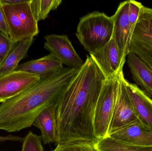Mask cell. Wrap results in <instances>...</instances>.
<instances>
[{
  "label": "cell",
  "mask_w": 152,
  "mask_h": 151,
  "mask_svg": "<svg viewBox=\"0 0 152 151\" xmlns=\"http://www.w3.org/2000/svg\"><path fill=\"white\" fill-rule=\"evenodd\" d=\"M16 44L9 36L0 32V66L6 60Z\"/></svg>",
  "instance_id": "cell-22"
},
{
  "label": "cell",
  "mask_w": 152,
  "mask_h": 151,
  "mask_svg": "<svg viewBox=\"0 0 152 151\" xmlns=\"http://www.w3.org/2000/svg\"><path fill=\"white\" fill-rule=\"evenodd\" d=\"M127 57L136 85L152 99V69L134 53L129 52Z\"/></svg>",
  "instance_id": "cell-14"
},
{
  "label": "cell",
  "mask_w": 152,
  "mask_h": 151,
  "mask_svg": "<svg viewBox=\"0 0 152 151\" xmlns=\"http://www.w3.org/2000/svg\"><path fill=\"white\" fill-rule=\"evenodd\" d=\"M45 39V48L62 64L77 71L82 68L85 62L76 52L67 35H49Z\"/></svg>",
  "instance_id": "cell-8"
},
{
  "label": "cell",
  "mask_w": 152,
  "mask_h": 151,
  "mask_svg": "<svg viewBox=\"0 0 152 151\" xmlns=\"http://www.w3.org/2000/svg\"><path fill=\"white\" fill-rule=\"evenodd\" d=\"M129 1L120 4L115 14L112 16L113 23L112 38L119 50L121 57L126 61L129 52V45L131 35L129 22Z\"/></svg>",
  "instance_id": "cell-11"
},
{
  "label": "cell",
  "mask_w": 152,
  "mask_h": 151,
  "mask_svg": "<svg viewBox=\"0 0 152 151\" xmlns=\"http://www.w3.org/2000/svg\"><path fill=\"white\" fill-rule=\"evenodd\" d=\"M118 87L108 136L114 131L138 120L126 87L123 70L118 74Z\"/></svg>",
  "instance_id": "cell-7"
},
{
  "label": "cell",
  "mask_w": 152,
  "mask_h": 151,
  "mask_svg": "<svg viewBox=\"0 0 152 151\" xmlns=\"http://www.w3.org/2000/svg\"><path fill=\"white\" fill-rule=\"evenodd\" d=\"M24 0H0L2 4H13L22 2Z\"/></svg>",
  "instance_id": "cell-26"
},
{
  "label": "cell",
  "mask_w": 152,
  "mask_h": 151,
  "mask_svg": "<svg viewBox=\"0 0 152 151\" xmlns=\"http://www.w3.org/2000/svg\"><path fill=\"white\" fill-rule=\"evenodd\" d=\"M78 71L63 68L0 104V130L19 132L33 126L45 109L58 101Z\"/></svg>",
  "instance_id": "cell-2"
},
{
  "label": "cell",
  "mask_w": 152,
  "mask_h": 151,
  "mask_svg": "<svg viewBox=\"0 0 152 151\" xmlns=\"http://www.w3.org/2000/svg\"><path fill=\"white\" fill-rule=\"evenodd\" d=\"M63 68V64L54 56L50 54L41 58L20 64L16 70L38 75L41 79Z\"/></svg>",
  "instance_id": "cell-16"
},
{
  "label": "cell",
  "mask_w": 152,
  "mask_h": 151,
  "mask_svg": "<svg viewBox=\"0 0 152 151\" xmlns=\"http://www.w3.org/2000/svg\"><path fill=\"white\" fill-rule=\"evenodd\" d=\"M90 56L101 70L105 79L116 76L123 70L126 61L113 38L102 48Z\"/></svg>",
  "instance_id": "cell-10"
},
{
  "label": "cell",
  "mask_w": 152,
  "mask_h": 151,
  "mask_svg": "<svg viewBox=\"0 0 152 151\" xmlns=\"http://www.w3.org/2000/svg\"><path fill=\"white\" fill-rule=\"evenodd\" d=\"M57 103L50 105L42 111L33 124V126L41 130L42 142L45 144L50 143L56 144L58 141Z\"/></svg>",
  "instance_id": "cell-15"
},
{
  "label": "cell",
  "mask_w": 152,
  "mask_h": 151,
  "mask_svg": "<svg viewBox=\"0 0 152 151\" xmlns=\"http://www.w3.org/2000/svg\"><path fill=\"white\" fill-rule=\"evenodd\" d=\"M24 137H20L17 136L9 135L5 136H0V143L6 141H12V142H23Z\"/></svg>",
  "instance_id": "cell-25"
},
{
  "label": "cell",
  "mask_w": 152,
  "mask_h": 151,
  "mask_svg": "<svg viewBox=\"0 0 152 151\" xmlns=\"http://www.w3.org/2000/svg\"><path fill=\"white\" fill-rule=\"evenodd\" d=\"M134 53L152 69V9L142 8L129 42Z\"/></svg>",
  "instance_id": "cell-6"
},
{
  "label": "cell",
  "mask_w": 152,
  "mask_h": 151,
  "mask_svg": "<svg viewBox=\"0 0 152 151\" xmlns=\"http://www.w3.org/2000/svg\"><path fill=\"white\" fill-rule=\"evenodd\" d=\"M34 40V37H31L17 43L6 60L0 66V75L12 72L17 69L20 62L27 56L28 52Z\"/></svg>",
  "instance_id": "cell-17"
},
{
  "label": "cell",
  "mask_w": 152,
  "mask_h": 151,
  "mask_svg": "<svg viewBox=\"0 0 152 151\" xmlns=\"http://www.w3.org/2000/svg\"><path fill=\"white\" fill-rule=\"evenodd\" d=\"M126 87L138 120L152 130V99L135 84L126 81Z\"/></svg>",
  "instance_id": "cell-13"
},
{
  "label": "cell",
  "mask_w": 152,
  "mask_h": 151,
  "mask_svg": "<svg viewBox=\"0 0 152 151\" xmlns=\"http://www.w3.org/2000/svg\"><path fill=\"white\" fill-rule=\"evenodd\" d=\"M61 0H30L31 9L37 22L47 18L50 12L56 9Z\"/></svg>",
  "instance_id": "cell-19"
},
{
  "label": "cell",
  "mask_w": 152,
  "mask_h": 151,
  "mask_svg": "<svg viewBox=\"0 0 152 151\" xmlns=\"http://www.w3.org/2000/svg\"><path fill=\"white\" fill-rule=\"evenodd\" d=\"M113 23L112 17L94 11L80 19L75 34L80 44L90 55L104 47L112 38Z\"/></svg>",
  "instance_id": "cell-3"
},
{
  "label": "cell",
  "mask_w": 152,
  "mask_h": 151,
  "mask_svg": "<svg viewBox=\"0 0 152 151\" xmlns=\"http://www.w3.org/2000/svg\"><path fill=\"white\" fill-rule=\"evenodd\" d=\"M118 74L104 81L96 103L93 126L95 135L98 140L108 136L118 92Z\"/></svg>",
  "instance_id": "cell-5"
},
{
  "label": "cell",
  "mask_w": 152,
  "mask_h": 151,
  "mask_svg": "<svg viewBox=\"0 0 152 151\" xmlns=\"http://www.w3.org/2000/svg\"><path fill=\"white\" fill-rule=\"evenodd\" d=\"M21 151H44L41 137L29 131L24 137Z\"/></svg>",
  "instance_id": "cell-20"
},
{
  "label": "cell",
  "mask_w": 152,
  "mask_h": 151,
  "mask_svg": "<svg viewBox=\"0 0 152 151\" xmlns=\"http://www.w3.org/2000/svg\"><path fill=\"white\" fill-rule=\"evenodd\" d=\"M52 151H96L94 145L83 143L59 144Z\"/></svg>",
  "instance_id": "cell-23"
},
{
  "label": "cell",
  "mask_w": 152,
  "mask_h": 151,
  "mask_svg": "<svg viewBox=\"0 0 152 151\" xmlns=\"http://www.w3.org/2000/svg\"><path fill=\"white\" fill-rule=\"evenodd\" d=\"M129 31L132 37L137 22L139 17L140 12L144 5L142 3L133 0H129Z\"/></svg>",
  "instance_id": "cell-21"
},
{
  "label": "cell",
  "mask_w": 152,
  "mask_h": 151,
  "mask_svg": "<svg viewBox=\"0 0 152 151\" xmlns=\"http://www.w3.org/2000/svg\"><path fill=\"white\" fill-rule=\"evenodd\" d=\"M11 40L17 43L35 37L39 33L38 22L30 5V0L13 4H2Z\"/></svg>",
  "instance_id": "cell-4"
},
{
  "label": "cell",
  "mask_w": 152,
  "mask_h": 151,
  "mask_svg": "<svg viewBox=\"0 0 152 151\" xmlns=\"http://www.w3.org/2000/svg\"><path fill=\"white\" fill-rule=\"evenodd\" d=\"M40 79L38 75L16 70L0 75V103L18 95Z\"/></svg>",
  "instance_id": "cell-9"
},
{
  "label": "cell",
  "mask_w": 152,
  "mask_h": 151,
  "mask_svg": "<svg viewBox=\"0 0 152 151\" xmlns=\"http://www.w3.org/2000/svg\"><path fill=\"white\" fill-rule=\"evenodd\" d=\"M108 136L137 146L152 147V130L139 120L114 131Z\"/></svg>",
  "instance_id": "cell-12"
},
{
  "label": "cell",
  "mask_w": 152,
  "mask_h": 151,
  "mask_svg": "<svg viewBox=\"0 0 152 151\" xmlns=\"http://www.w3.org/2000/svg\"><path fill=\"white\" fill-rule=\"evenodd\" d=\"M105 78L91 57L77 71L56 104L59 144L94 145L98 140L93 121L96 105Z\"/></svg>",
  "instance_id": "cell-1"
},
{
  "label": "cell",
  "mask_w": 152,
  "mask_h": 151,
  "mask_svg": "<svg viewBox=\"0 0 152 151\" xmlns=\"http://www.w3.org/2000/svg\"><path fill=\"white\" fill-rule=\"evenodd\" d=\"M94 147L96 151H152V147L137 146L109 136L98 140Z\"/></svg>",
  "instance_id": "cell-18"
},
{
  "label": "cell",
  "mask_w": 152,
  "mask_h": 151,
  "mask_svg": "<svg viewBox=\"0 0 152 151\" xmlns=\"http://www.w3.org/2000/svg\"><path fill=\"white\" fill-rule=\"evenodd\" d=\"M0 32L8 35V29L2 4L0 2Z\"/></svg>",
  "instance_id": "cell-24"
}]
</instances>
